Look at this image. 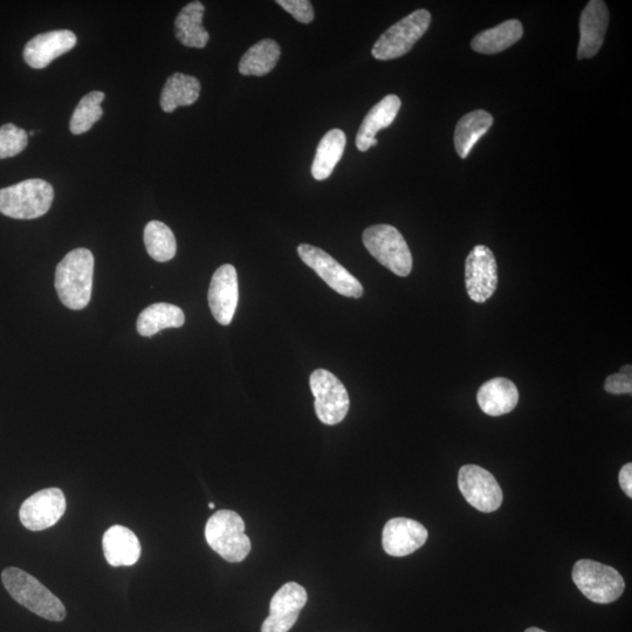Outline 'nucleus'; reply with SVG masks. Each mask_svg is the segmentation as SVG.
<instances>
[{
    "label": "nucleus",
    "mask_w": 632,
    "mask_h": 632,
    "mask_svg": "<svg viewBox=\"0 0 632 632\" xmlns=\"http://www.w3.org/2000/svg\"><path fill=\"white\" fill-rule=\"evenodd\" d=\"M493 125V116L486 111H474L463 116L457 123L455 147L460 158H466Z\"/></svg>",
    "instance_id": "393cba45"
},
{
    "label": "nucleus",
    "mask_w": 632,
    "mask_h": 632,
    "mask_svg": "<svg viewBox=\"0 0 632 632\" xmlns=\"http://www.w3.org/2000/svg\"><path fill=\"white\" fill-rule=\"evenodd\" d=\"M363 244L381 265L398 277H408L412 270V256L401 232L394 226L379 224L363 232Z\"/></svg>",
    "instance_id": "39448f33"
},
{
    "label": "nucleus",
    "mask_w": 632,
    "mask_h": 632,
    "mask_svg": "<svg viewBox=\"0 0 632 632\" xmlns=\"http://www.w3.org/2000/svg\"><path fill=\"white\" fill-rule=\"evenodd\" d=\"M205 6L201 2H191L178 13L175 20V34L180 43L187 47L204 48L210 39L203 27Z\"/></svg>",
    "instance_id": "412c9836"
},
{
    "label": "nucleus",
    "mask_w": 632,
    "mask_h": 632,
    "mask_svg": "<svg viewBox=\"0 0 632 632\" xmlns=\"http://www.w3.org/2000/svg\"><path fill=\"white\" fill-rule=\"evenodd\" d=\"M347 137L341 129H332L322 137L314 157L312 175L316 181H325L345 153Z\"/></svg>",
    "instance_id": "b1692460"
},
{
    "label": "nucleus",
    "mask_w": 632,
    "mask_h": 632,
    "mask_svg": "<svg viewBox=\"0 0 632 632\" xmlns=\"http://www.w3.org/2000/svg\"><path fill=\"white\" fill-rule=\"evenodd\" d=\"M631 366H624L620 373L610 375L604 383V389L607 393L614 395H623L632 393V372Z\"/></svg>",
    "instance_id": "7c9ffc66"
},
{
    "label": "nucleus",
    "mask_w": 632,
    "mask_h": 632,
    "mask_svg": "<svg viewBox=\"0 0 632 632\" xmlns=\"http://www.w3.org/2000/svg\"><path fill=\"white\" fill-rule=\"evenodd\" d=\"M105 98V93L95 91L88 93L81 99L71 118L72 134L81 135L92 129L94 123L102 118L101 103Z\"/></svg>",
    "instance_id": "c85d7f7f"
},
{
    "label": "nucleus",
    "mask_w": 632,
    "mask_h": 632,
    "mask_svg": "<svg viewBox=\"0 0 632 632\" xmlns=\"http://www.w3.org/2000/svg\"><path fill=\"white\" fill-rule=\"evenodd\" d=\"M205 539L228 562H242L251 552V540L245 534V522L236 512H216L205 526Z\"/></svg>",
    "instance_id": "20e7f679"
},
{
    "label": "nucleus",
    "mask_w": 632,
    "mask_h": 632,
    "mask_svg": "<svg viewBox=\"0 0 632 632\" xmlns=\"http://www.w3.org/2000/svg\"><path fill=\"white\" fill-rule=\"evenodd\" d=\"M524 29L517 19L507 20L493 29L486 30L474 37L471 43L473 51L482 54H497L507 50L522 38Z\"/></svg>",
    "instance_id": "5701e85b"
},
{
    "label": "nucleus",
    "mask_w": 632,
    "mask_h": 632,
    "mask_svg": "<svg viewBox=\"0 0 632 632\" xmlns=\"http://www.w3.org/2000/svg\"><path fill=\"white\" fill-rule=\"evenodd\" d=\"M184 322L185 315L180 307L162 302L144 309L137 319V332L150 338L163 329L180 328Z\"/></svg>",
    "instance_id": "a878e982"
},
{
    "label": "nucleus",
    "mask_w": 632,
    "mask_h": 632,
    "mask_svg": "<svg viewBox=\"0 0 632 632\" xmlns=\"http://www.w3.org/2000/svg\"><path fill=\"white\" fill-rule=\"evenodd\" d=\"M209 508H210V510H214V508H215V504H214V503H210V504H209Z\"/></svg>",
    "instance_id": "f704fd0d"
},
{
    "label": "nucleus",
    "mask_w": 632,
    "mask_h": 632,
    "mask_svg": "<svg viewBox=\"0 0 632 632\" xmlns=\"http://www.w3.org/2000/svg\"><path fill=\"white\" fill-rule=\"evenodd\" d=\"M312 393L315 397V412L320 421L327 425L339 424L349 411V395L342 382L331 372L318 369L311 375Z\"/></svg>",
    "instance_id": "6e6552de"
},
{
    "label": "nucleus",
    "mask_w": 632,
    "mask_h": 632,
    "mask_svg": "<svg viewBox=\"0 0 632 632\" xmlns=\"http://www.w3.org/2000/svg\"><path fill=\"white\" fill-rule=\"evenodd\" d=\"M209 306L219 324L228 326L235 316L239 300L238 274L232 265L215 272L209 288Z\"/></svg>",
    "instance_id": "4468645a"
},
{
    "label": "nucleus",
    "mask_w": 632,
    "mask_h": 632,
    "mask_svg": "<svg viewBox=\"0 0 632 632\" xmlns=\"http://www.w3.org/2000/svg\"><path fill=\"white\" fill-rule=\"evenodd\" d=\"M609 26V11L602 0H592L583 10L580 19V44L577 59L596 56L606 38Z\"/></svg>",
    "instance_id": "f3484780"
},
{
    "label": "nucleus",
    "mask_w": 632,
    "mask_h": 632,
    "mask_svg": "<svg viewBox=\"0 0 632 632\" xmlns=\"http://www.w3.org/2000/svg\"><path fill=\"white\" fill-rule=\"evenodd\" d=\"M429 533L419 522L407 518H395L384 526L382 545L384 551L396 558L415 553L427 542Z\"/></svg>",
    "instance_id": "2eb2a0df"
},
{
    "label": "nucleus",
    "mask_w": 632,
    "mask_h": 632,
    "mask_svg": "<svg viewBox=\"0 0 632 632\" xmlns=\"http://www.w3.org/2000/svg\"><path fill=\"white\" fill-rule=\"evenodd\" d=\"M308 601L306 589L297 582H288L281 587L270 604V616L266 618L261 632H288L297 623L301 610Z\"/></svg>",
    "instance_id": "ddd939ff"
},
{
    "label": "nucleus",
    "mask_w": 632,
    "mask_h": 632,
    "mask_svg": "<svg viewBox=\"0 0 632 632\" xmlns=\"http://www.w3.org/2000/svg\"><path fill=\"white\" fill-rule=\"evenodd\" d=\"M459 490L476 510L492 513L503 504V491L493 474L478 465H464L458 474Z\"/></svg>",
    "instance_id": "9d476101"
},
{
    "label": "nucleus",
    "mask_w": 632,
    "mask_h": 632,
    "mask_svg": "<svg viewBox=\"0 0 632 632\" xmlns=\"http://www.w3.org/2000/svg\"><path fill=\"white\" fill-rule=\"evenodd\" d=\"M477 401L486 415L499 417L510 414L517 407L519 391L512 381L498 377L480 387Z\"/></svg>",
    "instance_id": "aec40b11"
},
{
    "label": "nucleus",
    "mask_w": 632,
    "mask_h": 632,
    "mask_svg": "<svg viewBox=\"0 0 632 632\" xmlns=\"http://www.w3.org/2000/svg\"><path fill=\"white\" fill-rule=\"evenodd\" d=\"M29 143V134L12 123L0 127V160L22 153Z\"/></svg>",
    "instance_id": "c756f323"
},
{
    "label": "nucleus",
    "mask_w": 632,
    "mask_h": 632,
    "mask_svg": "<svg viewBox=\"0 0 632 632\" xmlns=\"http://www.w3.org/2000/svg\"><path fill=\"white\" fill-rule=\"evenodd\" d=\"M77 41V36L68 30L41 33L26 44L23 56L34 70H44L53 60L73 50Z\"/></svg>",
    "instance_id": "dca6fc26"
},
{
    "label": "nucleus",
    "mask_w": 632,
    "mask_h": 632,
    "mask_svg": "<svg viewBox=\"0 0 632 632\" xmlns=\"http://www.w3.org/2000/svg\"><path fill=\"white\" fill-rule=\"evenodd\" d=\"M54 199L52 185L44 180H26L0 190V214L13 219H36L47 214Z\"/></svg>",
    "instance_id": "7ed1b4c3"
},
{
    "label": "nucleus",
    "mask_w": 632,
    "mask_h": 632,
    "mask_svg": "<svg viewBox=\"0 0 632 632\" xmlns=\"http://www.w3.org/2000/svg\"><path fill=\"white\" fill-rule=\"evenodd\" d=\"M466 292L474 302L484 304L498 286V265L496 257L489 247H474L465 263Z\"/></svg>",
    "instance_id": "9b49d317"
},
{
    "label": "nucleus",
    "mask_w": 632,
    "mask_h": 632,
    "mask_svg": "<svg viewBox=\"0 0 632 632\" xmlns=\"http://www.w3.org/2000/svg\"><path fill=\"white\" fill-rule=\"evenodd\" d=\"M573 580L588 600L600 604L615 602L625 589L624 579L616 569L593 560L577 561Z\"/></svg>",
    "instance_id": "423d86ee"
},
{
    "label": "nucleus",
    "mask_w": 632,
    "mask_h": 632,
    "mask_svg": "<svg viewBox=\"0 0 632 632\" xmlns=\"http://www.w3.org/2000/svg\"><path fill=\"white\" fill-rule=\"evenodd\" d=\"M618 479H620V485L623 492L627 494L629 498H632V464L631 463L624 465L622 467V470L620 472V476H618Z\"/></svg>",
    "instance_id": "473e14b6"
},
{
    "label": "nucleus",
    "mask_w": 632,
    "mask_h": 632,
    "mask_svg": "<svg viewBox=\"0 0 632 632\" xmlns=\"http://www.w3.org/2000/svg\"><path fill=\"white\" fill-rule=\"evenodd\" d=\"M103 553L113 567L133 566L141 556V544L129 528L115 525L103 535Z\"/></svg>",
    "instance_id": "6ab92c4d"
},
{
    "label": "nucleus",
    "mask_w": 632,
    "mask_h": 632,
    "mask_svg": "<svg viewBox=\"0 0 632 632\" xmlns=\"http://www.w3.org/2000/svg\"><path fill=\"white\" fill-rule=\"evenodd\" d=\"M144 245L149 256L160 263H166L176 256L177 244L169 226L158 221L149 222L144 228Z\"/></svg>",
    "instance_id": "cd10ccee"
},
{
    "label": "nucleus",
    "mask_w": 632,
    "mask_h": 632,
    "mask_svg": "<svg viewBox=\"0 0 632 632\" xmlns=\"http://www.w3.org/2000/svg\"><path fill=\"white\" fill-rule=\"evenodd\" d=\"M298 253L302 261L335 292L347 298L359 299L363 295V286L352 273L338 263L327 252L308 244H301Z\"/></svg>",
    "instance_id": "1a4fd4ad"
},
{
    "label": "nucleus",
    "mask_w": 632,
    "mask_h": 632,
    "mask_svg": "<svg viewBox=\"0 0 632 632\" xmlns=\"http://www.w3.org/2000/svg\"><path fill=\"white\" fill-rule=\"evenodd\" d=\"M201 94V82L191 75L175 73L168 78L161 93L163 112L173 113L178 107L194 105Z\"/></svg>",
    "instance_id": "4be33fe9"
},
{
    "label": "nucleus",
    "mask_w": 632,
    "mask_h": 632,
    "mask_svg": "<svg viewBox=\"0 0 632 632\" xmlns=\"http://www.w3.org/2000/svg\"><path fill=\"white\" fill-rule=\"evenodd\" d=\"M431 15L428 10H417L400 22L391 26L376 41L373 47V57L387 61L403 57L428 31Z\"/></svg>",
    "instance_id": "0eeeda50"
},
{
    "label": "nucleus",
    "mask_w": 632,
    "mask_h": 632,
    "mask_svg": "<svg viewBox=\"0 0 632 632\" xmlns=\"http://www.w3.org/2000/svg\"><path fill=\"white\" fill-rule=\"evenodd\" d=\"M280 46L272 39L260 40L244 54L239 63V72L243 75L263 77L277 66L280 59Z\"/></svg>",
    "instance_id": "bb28decb"
},
{
    "label": "nucleus",
    "mask_w": 632,
    "mask_h": 632,
    "mask_svg": "<svg viewBox=\"0 0 632 632\" xmlns=\"http://www.w3.org/2000/svg\"><path fill=\"white\" fill-rule=\"evenodd\" d=\"M277 4L286 12L290 13L294 19L302 24H309L314 19V9L308 0H278Z\"/></svg>",
    "instance_id": "2f4dec72"
},
{
    "label": "nucleus",
    "mask_w": 632,
    "mask_h": 632,
    "mask_svg": "<svg viewBox=\"0 0 632 632\" xmlns=\"http://www.w3.org/2000/svg\"><path fill=\"white\" fill-rule=\"evenodd\" d=\"M3 585L12 599L47 621L65 620L66 609L58 597L24 570L10 567L2 574Z\"/></svg>",
    "instance_id": "f03ea898"
},
{
    "label": "nucleus",
    "mask_w": 632,
    "mask_h": 632,
    "mask_svg": "<svg viewBox=\"0 0 632 632\" xmlns=\"http://www.w3.org/2000/svg\"><path fill=\"white\" fill-rule=\"evenodd\" d=\"M66 511V498L57 487L41 490L26 499L20 507L22 524L32 532L45 531L57 524Z\"/></svg>",
    "instance_id": "f8f14e48"
},
{
    "label": "nucleus",
    "mask_w": 632,
    "mask_h": 632,
    "mask_svg": "<svg viewBox=\"0 0 632 632\" xmlns=\"http://www.w3.org/2000/svg\"><path fill=\"white\" fill-rule=\"evenodd\" d=\"M402 101L397 95L390 94L375 105L364 118L359 133L356 136V147L360 151H367L375 147L377 133L388 128L400 112Z\"/></svg>",
    "instance_id": "a211bd4d"
},
{
    "label": "nucleus",
    "mask_w": 632,
    "mask_h": 632,
    "mask_svg": "<svg viewBox=\"0 0 632 632\" xmlns=\"http://www.w3.org/2000/svg\"><path fill=\"white\" fill-rule=\"evenodd\" d=\"M525 632H547V631L541 630L539 628H530V629H527Z\"/></svg>",
    "instance_id": "72a5a7b5"
},
{
    "label": "nucleus",
    "mask_w": 632,
    "mask_h": 632,
    "mask_svg": "<svg viewBox=\"0 0 632 632\" xmlns=\"http://www.w3.org/2000/svg\"><path fill=\"white\" fill-rule=\"evenodd\" d=\"M94 276V256L87 249H75L66 254L56 271V290L63 304L73 311L84 309L91 301Z\"/></svg>",
    "instance_id": "f257e3e1"
}]
</instances>
